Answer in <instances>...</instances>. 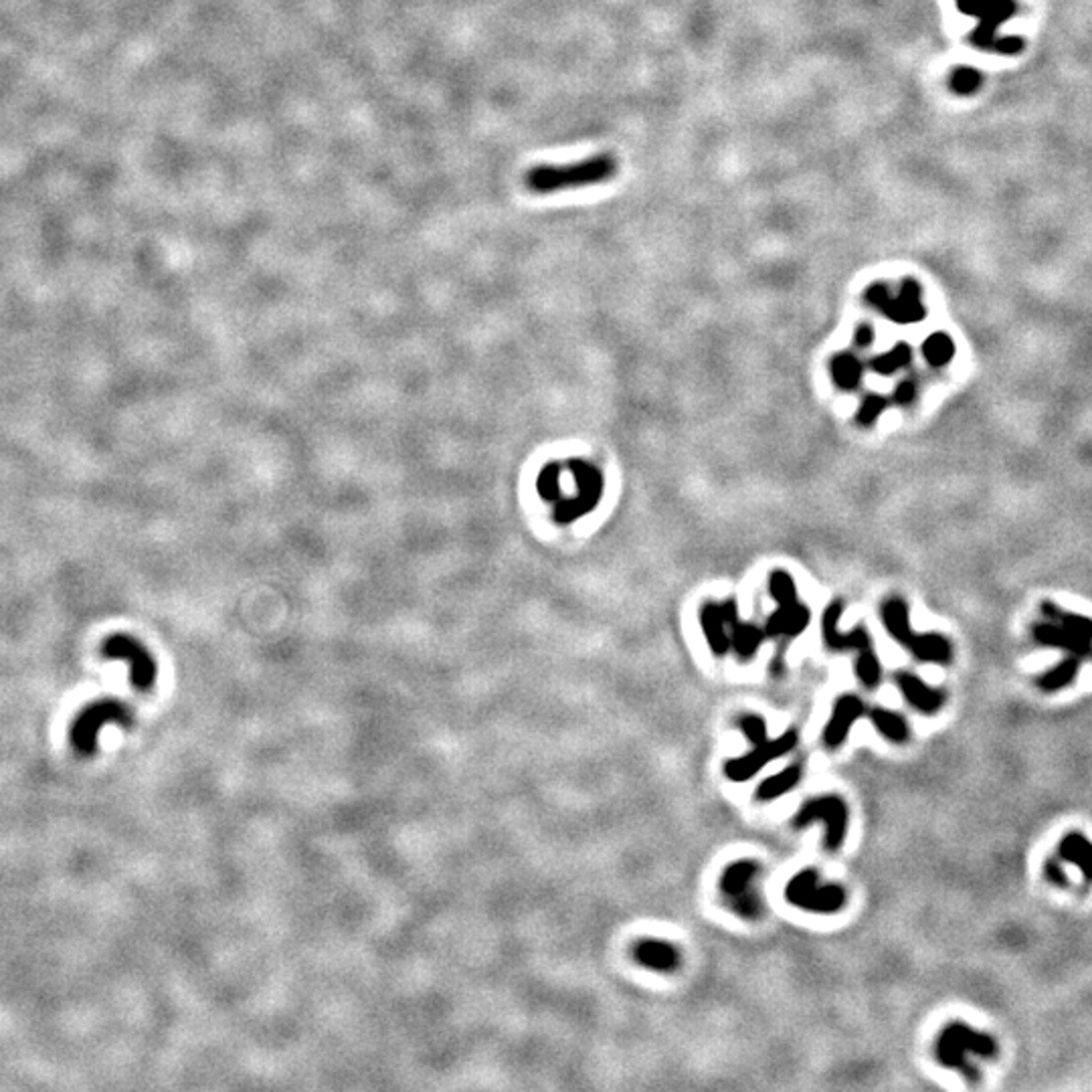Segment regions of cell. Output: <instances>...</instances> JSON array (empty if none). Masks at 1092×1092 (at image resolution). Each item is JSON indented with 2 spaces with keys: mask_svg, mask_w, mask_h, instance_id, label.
<instances>
[{
  "mask_svg": "<svg viewBox=\"0 0 1092 1092\" xmlns=\"http://www.w3.org/2000/svg\"><path fill=\"white\" fill-rule=\"evenodd\" d=\"M620 162L614 154L604 152L575 164H540L524 174V186L532 194H553L571 188H585L610 182L618 176Z\"/></svg>",
  "mask_w": 1092,
  "mask_h": 1092,
  "instance_id": "1",
  "label": "cell"
},
{
  "mask_svg": "<svg viewBox=\"0 0 1092 1092\" xmlns=\"http://www.w3.org/2000/svg\"><path fill=\"white\" fill-rule=\"evenodd\" d=\"M955 3L961 15L977 19V27L969 39L973 47L1010 57L1024 51L1026 43L1022 37L998 35L1002 23L1018 15L1016 0H955Z\"/></svg>",
  "mask_w": 1092,
  "mask_h": 1092,
  "instance_id": "2",
  "label": "cell"
},
{
  "mask_svg": "<svg viewBox=\"0 0 1092 1092\" xmlns=\"http://www.w3.org/2000/svg\"><path fill=\"white\" fill-rule=\"evenodd\" d=\"M969 1054H975L979 1058H994L998 1056V1042L985 1032H977L971 1026L963 1022H951L943 1028V1032L937 1038L935 1056L941 1066L959 1070L965 1080L977 1082L979 1072L977 1068L967 1060Z\"/></svg>",
  "mask_w": 1092,
  "mask_h": 1092,
  "instance_id": "3",
  "label": "cell"
},
{
  "mask_svg": "<svg viewBox=\"0 0 1092 1092\" xmlns=\"http://www.w3.org/2000/svg\"><path fill=\"white\" fill-rule=\"evenodd\" d=\"M769 593L777 602V612L767 620L765 634L769 638H796L810 626V610L798 602L796 581L785 571H773L769 577Z\"/></svg>",
  "mask_w": 1092,
  "mask_h": 1092,
  "instance_id": "4",
  "label": "cell"
},
{
  "mask_svg": "<svg viewBox=\"0 0 1092 1092\" xmlns=\"http://www.w3.org/2000/svg\"><path fill=\"white\" fill-rule=\"evenodd\" d=\"M106 725H118L122 729H132L134 727L132 709L126 703H120L116 699H104V701H95V703L87 705L77 715V719L73 721L71 731H69V741H71L73 749L83 757L93 755L95 749H97L99 729L106 727Z\"/></svg>",
  "mask_w": 1092,
  "mask_h": 1092,
  "instance_id": "5",
  "label": "cell"
},
{
  "mask_svg": "<svg viewBox=\"0 0 1092 1092\" xmlns=\"http://www.w3.org/2000/svg\"><path fill=\"white\" fill-rule=\"evenodd\" d=\"M864 300L876 312L884 314L888 320L897 324H915L927 318V308L923 304V289L917 279L907 277L901 283L899 293L895 295L882 281L872 283L864 291Z\"/></svg>",
  "mask_w": 1092,
  "mask_h": 1092,
  "instance_id": "6",
  "label": "cell"
},
{
  "mask_svg": "<svg viewBox=\"0 0 1092 1092\" xmlns=\"http://www.w3.org/2000/svg\"><path fill=\"white\" fill-rule=\"evenodd\" d=\"M785 899L798 909L832 915L844 909L848 897L846 890L838 884H820L818 870L808 868L789 880L785 888Z\"/></svg>",
  "mask_w": 1092,
  "mask_h": 1092,
  "instance_id": "7",
  "label": "cell"
},
{
  "mask_svg": "<svg viewBox=\"0 0 1092 1092\" xmlns=\"http://www.w3.org/2000/svg\"><path fill=\"white\" fill-rule=\"evenodd\" d=\"M567 465L575 477L579 493L575 498H561L559 502H555V520L559 524H571L598 508L606 485L604 473L585 459H569Z\"/></svg>",
  "mask_w": 1092,
  "mask_h": 1092,
  "instance_id": "8",
  "label": "cell"
},
{
  "mask_svg": "<svg viewBox=\"0 0 1092 1092\" xmlns=\"http://www.w3.org/2000/svg\"><path fill=\"white\" fill-rule=\"evenodd\" d=\"M848 818H850L848 806H846V802L842 798L822 796V798L810 800L798 812V816L793 818V826L800 830V828H806V826H810L814 822L826 824V848L830 852H836L844 844L846 830H848Z\"/></svg>",
  "mask_w": 1092,
  "mask_h": 1092,
  "instance_id": "9",
  "label": "cell"
},
{
  "mask_svg": "<svg viewBox=\"0 0 1092 1092\" xmlns=\"http://www.w3.org/2000/svg\"><path fill=\"white\" fill-rule=\"evenodd\" d=\"M102 654L108 660H124L130 664V680L132 686L140 692H148L158 678V666L152 654L140 644L136 638L126 634L110 636L104 646Z\"/></svg>",
  "mask_w": 1092,
  "mask_h": 1092,
  "instance_id": "10",
  "label": "cell"
},
{
  "mask_svg": "<svg viewBox=\"0 0 1092 1092\" xmlns=\"http://www.w3.org/2000/svg\"><path fill=\"white\" fill-rule=\"evenodd\" d=\"M759 872V864L753 860H741L731 864L721 876L723 895L733 903V911L745 919H757L761 915V899L751 892V880Z\"/></svg>",
  "mask_w": 1092,
  "mask_h": 1092,
  "instance_id": "11",
  "label": "cell"
},
{
  "mask_svg": "<svg viewBox=\"0 0 1092 1092\" xmlns=\"http://www.w3.org/2000/svg\"><path fill=\"white\" fill-rule=\"evenodd\" d=\"M798 747V731L796 729H789L787 733H783L781 737L773 739V741H765L761 745H755V749L751 753H747L745 757H739V759H731L727 765H725V773L731 781H737V783H743V781H749L753 779L765 765L773 763L775 759L791 753L793 749Z\"/></svg>",
  "mask_w": 1092,
  "mask_h": 1092,
  "instance_id": "12",
  "label": "cell"
},
{
  "mask_svg": "<svg viewBox=\"0 0 1092 1092\" xmlns=\"http://www.w3.org/2000/svg\"><path fill=\"white\" fill-rule=\"evenodd\" d=\"M844 614V602L836 600L828 606L826 614H824V622H822V630H824V640H826V646L834 652H848V650H856L858 654L860 652H868V650H874L872 648V640H870V634L862 628H856L854 632L850 634H842L838 630V624H840V618Z\"/></svg>",
  "mask_w": 1092,
  "mask_h": 1092,
  "instance_id": "13",
  "label": "cell"
},
{
  "mask_svg": "<svg viewBox=\"0 0 1092 1092\" xmlns=\"http://www.w3.org/2000/svg\"><path fill=\"white\" fill-rule=\"evenodd\" d=\"M866 715V705L854 697V694H848V697H842L836 701L834 705V711H832V717L828 721V727L824 731V743L830 747V749H838L844 745V741L848 739V733L850 729L856 725V721H860L862 717Z\"/></svg>",
  "mask_w": 1092,
  "mask_h": 1092,
  "instance_id": "14",
  "label": "cell"
},
{
  "mask_svg": "<svg viewBox=\"0 0 1092 1092\" xmlns=\"http://www.w3.org/2000/svg\"><path fill=\"white\" fill-rule=\"evenodd\" d=\"M723 606V614H725V620H727V626L731 628V648L737 652V656L741 660H753L755 654L759 652L763 640L767 638L765 630H759L757 626L753 624H745L739 620V610H737V602L735 600H729Z\"/></svg>",
  "mask_w": 1092,
  "mask_h": 1092,
  "instance_id": "15",
  "label": "cell"
},
{
  "mask_svg": "<svg viewBox=\"0 0 1092 1092\" xmlns=\"http://www.w3.org/2000/svg\"><path fill=\"white\" fill-rule=\"evenodd\" d=\"M897 686L903 692L905 701L923 715H935L945 705V694L933 686H929L925 680L911 672H899L897 674Z\"/></svg>",
  "mask_w": 1092,
  "mask_h": 1092,
  "instance_id": "16",
  "label": "cell"
},
{
  "mask_svg": "<svg viewBox=\"0 0 1092 1092\" xmlns=\"http://www.w3.org/2000/svg\"><path fill=\"white\" fill-rule=\"evenodd\" d=\"M1032 636L1036 640V644L1040 646H1046V648H1056V650H1062L1066 652L1068 656H1076V658H1088L1092 656V646L1080 642L1078 638H1074L1072 634H1068L1060 624L1056 622H1040L1034 626L1032 630Z\"/></svg>",
  "mask_w": 1092,
  "mask_h": 1092,
  "instance_id": "17",
  "label": "cell"
},
{
  "mask_svg": "<svg viewBox=\"0 0 1092 1092\" xmlns=\"http://www.w3.org/2000/svg\"><path fill=\"white\" fill-rule=\"evenodd\" d=\"M634 959L640 965L662 973L676 971L680 967V951L674 945L656 939H644L636 943Z\"/></svg>",
  "mask_w": 1092,
  "mask_h": 1092,
  "instance_id": "18",
  "label": "cell"
},
{
  "mask_svg": "<svg viewBox=\"0 0 1092 1092\" xmlns=\"http://www.w3.org/2000/svg\"><path fill=\"white\" fill-rule=\"evenodd\" d=\"M907 650L921 662L947 666L953 662V646L941 634H915Z\"/></svg>",
  "mask_w": 1092,
  "mask_h": 1092,
  "instance_id": "19",
  "label": "cell"
},
{
  "mask_svg": "<svg viewBox=\"0 0 1092 1092\" xmlns=\"http://www.w3.org/2000/svg\"><path fill=\"white\" fill-rule=\"evenodd\" d=\"M1058 858L1080 870L1086 882H1092V842L1080 832L1066 834L1058 844Z\"/></svg>",
  "mask_w": 1092,
  "mask_h": 1092,
  "instance_id": "20",
  "label": "cell"
},
{
  "mask_svg": "<svg viewBox=\"0 0 1092 1092\" xmlns=\"http://www.w3.org/2000/svg\"><path fill=\"white\" fill-rule=\"evenodd\" d=\"M880 616H882V622H884V628L886 632L890 634V638L903 644L907 648V644L911 642V638L915 636V632L911 630V620H909V606L905 600L901 598H892V600H886L882 610H880Z\"/></svg>",
  "mask_w": 1092,
  "mask_h": 1092,
  "instance_id": "21",
  "label": "cell"
},
{
  "mask_svg": "<svg viewBox=\"0 0 1092 1092\" xmlns=\"http://www.w3.org/2000/svg\"><path fill=\"white\" fill-rule=\"evenodd\" d=\"M701 626L707 636V642L711 650L717 656H725L731 650V636L727 634V620L723 614V606L719 604H707L701 610Z\"/></svg>",
  "mask_w": 1092,
  "mask_h": 1092,
  "instance_id": "22",
  "label": "cell"
},
{
  "mask_svg": "<svg viewBox=\"0 0 1092 1092\" xmlns=\"http://www.w3.org/2000/svg\"><path fill=\"white\" fill-rule=\"evenodd\" d=\"M804 775V769L800 763H793L789 765L787 769H783L781 773L765 779L759 787H757V800L761 802H773L781 796H785V793H789L793 787H796L800 783Z\"/></svg>",
  "mask_w": 1092,
  "mask_h": 1092,
  "instance_id": "23",
  "label": "cell"
},
{
  "mask_svg": "<svg viewBox=\"0 0 1092 1092\" xmlns=\"http://www.w3.org/2000/svg\"><path fill=\"white\" fill-rule=\"evenodd\" d=\"M870 721H872L874 729L890 743L903 745V743H907L911 739L909 723L899 713H892V711H886V709H872L870 711Z\"/></svg>",
  "mask_w": 1092,
  "mask_h": 1092,
  "instance_id": "24",
  "label": "cell"
},
{
  "mask_svg": "<svg viewBox=\"0 0 1092 1092\" xmlns=\"http://www.w3.org/2000/svg\"><path fill=\"white\" fill-rule=\"evenodd\" d=\"M1078 674H1080V658L1068 656L1038 678V688L1050 694L1060 692L1068 688L1078 678Z\"/></svg>",
  "mask_w": 1092,
  "mask_h": 1092,
  "instance_id": "25",
  "label": "cell"
},
{
  "mask_svg": "<svg viewBox=\"0 0 1092 1092\" xmlns=\"http://www.w3.org/2000/svg\"><path fill=\"white\" fill-rule=\"evenodd\" d=\"M830 372L836 386H840L842 390H854L862 380L864 366L852 352H842L832 358Z\"/></svg>",
  "mask_w": 1092,
  "mask_h": 1092,
  "instance_id": "26",
  "label": "cell"
},
{
  "mask_svg": "<svg viewBox=\"0 0 1092 1092\" xmlns=\"http://www.w3.org/2000/svg\"><path fill=\"white\" fill-rule=\"evenodd\" d=\"M913 360V348L911 344L907 342H899L892 346V350L884 352V354H878L870 360V368L878 374H884V376H890L895 374L897 370L909 366Z\"/></svg>",
  "mask_w": 1092,
  "mask_h": 1092,
  "instance_id": "27",
  "label": "cell"
},
{
  "mask_svg": "<svg viewBox=\"0 0 1092 1092\" xmlns=\"http://www.w3.org/2000/svg\"><path fill=\"white\" fill-rule=\"evenodd\" d=\"M923 356L925 360L935 366H947L955 356V342L947 332H935L923 342Z\"/></svg>",
  "mask_w": 1092,
  "mask_h": 1092,
  "instance_id": "28",
  "label": "cell"
},
{
  "mask_svg": "<svg viewBox=\"0 0 1092 1092\" xmlns=\"http://www.w3.org/2000/svg\"><path fill=\"white\" fill-rule=\"evenodd\" d=\"M536 489L540 498L547 502H559L561 500V463L549 461L538 477H536Z\"/></svg>",
  "mask_w": 1092,
  "mask_h": 1092,
  "instance_id": "29",
  "label": "cell"
},
{
  "mask_svg": "<svg viewBox=\"0 0 1092 1092\" xmlns=\"http://www.w3.org/2000/svg\"><path fill=\"white\" fill-rule=\"evenodd\" d=\"M983 85V73L975 67H955L949 75V87L957 95H973Z\"/></svg>",
  "mask_w": 1092,
  "mask_h": 1092,
  "instance_id": "30",
  "label": "cell"
},
{
  "mask_svg": "<svg viewBox=\"0 0 1092 1092\" xmlns=\"http://www.w3.org/2000/svg\"><path fill=\"white\" fill-rule=\"evenodd\" d=\"M856 674L860 678V682L874 690L878 688L880 680H882V666L874 654V650H868V652H860L858 654V660H856Z\"/></svg>",
  "mask_w": 1092,
  "mask_h": 1092,
  "instance_id": "31",
  "label": "cell"
},
{
  "mask_svg": "<svg viewBox=\"0 0 1092 1092\" xmlns=\"http://www.w3.org/2000/svg\"><path fill=\"white\" fill-rule=\"evenodd\" d=\"M886 405H888L886 396L876 394V392L868 394L866 399L862 401L860 409H858V415H856L858 423H860V425H866V427H868V425H874V423L878 421V417L882 415V411L886 409Z\"/></svg>",
  "mask_w": 1092,
  "mask_h": 1092,
  "instance_id": "32",
  "label": "cell"
},
{
  "mask_svg": "<svg viewBox=\"0 0 1092 1092\" xmlns=\"http://www.w3.org/2000/svg\"><path fill=\"white\" fill-rule=\"evenodd\" d=\"M739 727L753 745H761V743L767 741V725H765L763 717L745 715V717L739 719Z\"/></svg>",
  "mask_w": 1092,
  "mask_h": 1092,
  "instance_id": "33",
  "label": "cell"
},
{
  "mask_svg": "<svg viewBox=\"0 0 1092 1092\" xmlns=\"http://www.w3.org/2000/svg\"><path fill=\"white\" fill-rule=\"evenodd\" d=\"M917 392H919L917 382L913 378H905L895 388V403H899L903 407H909L911 403H915Z\"/></svg>",
  "mask_w": 1092,
  "mask_h": 1092,
  "instance_id": "34",
  "label": "cell"
},
{
  "mask_svg": "<svg viewBox=\"0 0 1092 1092\" xmlns=\"http://www.w3.org/2000/svg\"><path fill=\"white\" fill-rule=\"evenodd\" d=\"M854 340H856V344H858L860 348H868V346L874 342V328H872L870 324L858 326Z\"/></svg>",
  "mask_w": 1092,
  "mask_h": 1092,
  "instance_id": "35",
  "label": "cell"
}]
</instances>
